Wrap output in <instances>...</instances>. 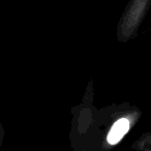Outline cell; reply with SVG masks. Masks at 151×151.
<instances>
[{"instance_id":"6da1fadb","label":"cell","mask_w":151,"mask_h":151,"mask_svg":"<svg viewBox=\"0 0 151 151\" xmlns=\"http://www.w3.org/2000/svg\"><path fill=\"white\" fill-rule=\"evenodd\" d=\"M150 5L151 0H130L118 26L120 40L125 42L136 35Z\"/></svg>"},{"instance_id":"7a4b0ae2","label":"cell","mask_w":151,"mask_h":151,"mask_svg":"<svg viewBox=\"0 0 151 151\" xmlns=\"http://www.w3.org/2000/svg\"><path fill=\"white\" fill-rule=\"evenodd\" d=\"M137 119H138V116L136 115V113H132L128 116H122L116 120L108 132L107 139H106L108 144L110 146L117 145L127 134Z\"/></svg>"},{"instance_id":"3957f363","label":"cell","mask_w":151,"mask_h":151,"mask_svg":"<svg viewBox=\"0 0 151 151\" xmlns=\"http://www.w3.org/2000/svg\"><path fill=\"white\" fill-rule=\"evenodd\" d=\"M134 148L138 149V150L151 151V132L144 134L137 142H134Z\"/></svg>"}]
</instances>
